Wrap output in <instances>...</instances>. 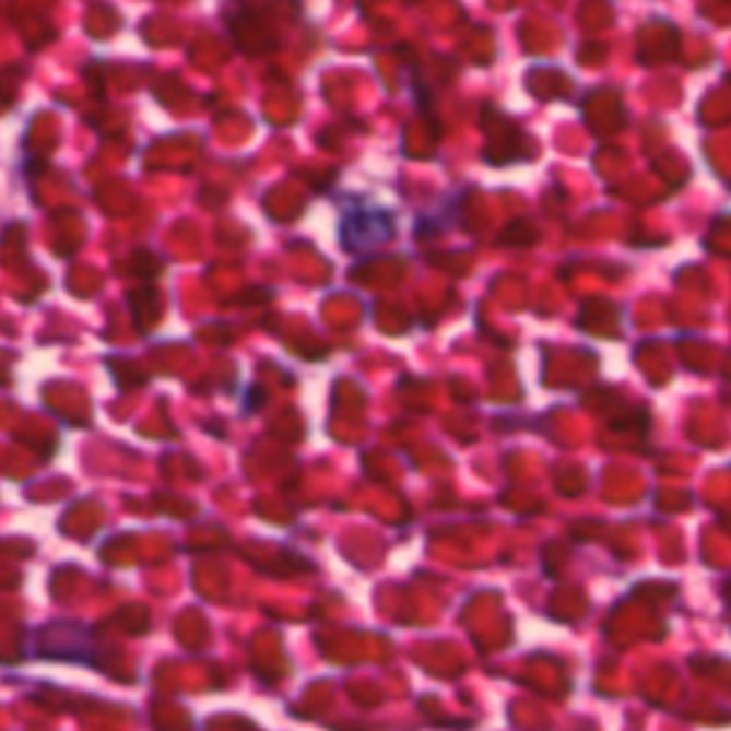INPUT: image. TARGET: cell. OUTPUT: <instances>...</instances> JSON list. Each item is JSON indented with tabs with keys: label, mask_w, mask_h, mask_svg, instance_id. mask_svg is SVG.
I'll list each match as a JSON object with an SVG mask.
<instances>
[{
	"label": "cell",
	"mask_w": 731,
	"mask_h": 731,
	"mask_svg": "<svg viewBox=\"0 0 731 731\" xmlns=\"http://www.w3.org/2000/svg\"><path fill=\"white\" fill-rule=\"evenodd\" d=\"M392 237V217L384 209L349 207L340 221V240L352 255H363L366 249L386 244Z\"/></svg>",
	"instance_id": "6da1fadb"
}]
</instances>
